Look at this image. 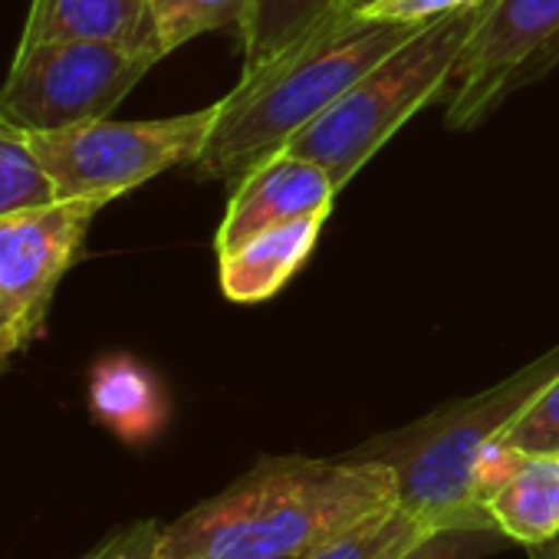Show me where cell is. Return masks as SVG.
Returning a JSON list of instances; mask_svg holds the SVG:
<instances>
[{
	"mask_svg": "<svg viewBox=\"0 0 559 559\" xmlns=\"http://www.w3.org/2000/svg\"><path fill=\"white\" fill-rule=\"evenodd\" d=\"M399 503L395 474L356 457H260L162 530V559H294Z\"/></svg>",
	"mask_w": 559,
	"mask_h": 559,
	"instance_id": "1",
	"label": "cell"
},
{
	"mask_svg": "<svg viewBox=\"0 0 559 559\" xmlns=\"http://www.w3.org/2000/svg\"><path fill=\"white\" fill-rule=\"evenodd\" d=\"M418 27L343 8L284 57L257 73H240V83L217 99L221 112L194 162L198 171L237 181L263 158L284 152L362 73L415 37Z\"/></svg>",
	"mask_w": 559,
	"mask_h": 559,
	"instance_id": "2",
	"label": "cell"
},
{
	"mask_svg": "<svg viewBox=\"0 0 559 559\" xmlns=\"http://www.w3.org/2000/svg\"><path fill=\"white\" fill-rule=\"evenodd\" d=\"M552 376H559V343L503 382L448 402L399 431L376 435L346 457L385 464L395 474L399 503L412 510L438 513L448 523L493 526L490 513L474 500V464Z\"/></svg>",
	"mask_w": 559,
	"mask_h": 559,
	"instance_id": "3",
	"label": "cell"
},
{
	"mask_svg": "<svg viewBox=\"0 0 559 559\" xmlns=\"http://www.w3.org/2000/svg\"><path fill=\"white\" fill-rule=\"evenodd\" d=\"M487 0L457 8L418 27L399 50L362 73L287 152L317 162L343 191L366 162L457 73Z\"/></svg>",
	"mask_w": 559,
	"mask_h": 559,
	"instance_id": "4",
	"label": "cell"
},
{
	"mask_svg": "<svg viewBox=\"0 0 559 559\" xmlns=\"http://www.w3.org/2000/svg\"><path fill=\"white\" fill-rule=\"evenodd\" d=\"M221 103L165 119H90L57 132H27L50 171L60 201L96 198L103 204L158 178L168 168L198 162L217 122Z\"/></svg>",
	"mask_w": 559,
	"mask_h": 559,
	"instance_id": "5",
	"label": "cell"
},
{
	"mask_svg": "<svg viewBox=\"0 0 559 559\" xmlns=\"http://www.w3.org/2000/svg\"><path fill=\"white\" fill-rule=\"evenodd\" d=\"M158 60L155 47L126 44L17 47L0 86V116L24 132H57L103 119Z\"/></svg>",
	"mask_w": 559,
	"mask_h": 559,
	"instance_id": "6",
	"label": "cell"
},
{
	"mask_svg": "<svg viewBox=\"0 0 559 559\" xmlns=\"http://www.w3.org/2000/svg\"><path fill=\"white\" fill-rule=\"evenodd\" d=\"M103 207L76 198L0 217V353H21L44 330L60 280Z\"/></svg>",
	"mask_w": 559,
	"mask_h": 559,
	"instance_id": "7",
	"label": "cell"
},
{
	"mask_svg": "<svg viewBox=\"0 0 559 559\" xmlns=\"http://www.w3.org/2000/svg\"><path fill=\"white\" fill-rule=\"evenodd\" d=\"M559 53V0H487L454 73L451 129L477 126L503 96Z\"/></svg>",
	"mask_w": 559,
	"mask_h": 559,
	"instance_id": "8",
	"label": "cell"
},
{
	"mask_svg": "<svg viewBox=\"0 0 559 559\" xmlns=\"http://www.w3.org/2000/svg\"><path fill=\"white\" fill-rule=\"evenodd\" d=\"M336 194L340 188L317 162L287 148L276 152L237 178L224 221L214 234V250L227 253L247 237L304 214H330Z\"/></svg>",
	"mask_w": 559,
	"mask_h": 559,
	"instance_id": "9",
	"label": "cell"
},
{
	"mask_svg": "<svg viewBox=\"0 0 559 559\" xmlns=\"http://www.w3.org/2000/svg\"><path fill=\"white\" fill-rule=\"evenodd\" d=\"M330 214H304L273 224L227 253H217L221 290L230 304H263L284 290L287 280L313 253Z\"/></svg>",
	"mask_w": 559,
	"mask_h": 559,
	"instance_id": "10",
	"label": "cell"
},
{
	"mask_svg": "<svg viewBox=\"0 0 559 559\" xmlns=\"http://www.w3.org/2000/svg\"><path fill=\"white\" fill-rule=\"evenodd\" d=\"M37 44H126L158 50L148 0H34L17 47Z\"/></svg>",
	"mask_w": 559,
	"mask_h": 559,
	"instance_id": "11",
	"label": "cell"
},
{
	"mask_svg": "<svg viewBox=\"0 0 559 559\" xmlns=\"http://www.w3.org/2000/svg\"><path fill=\"white\" fill-rule=\"evenodd\" d=\"M90 408L129 444L155 438L168 415L158 379L132 356H106L96 362L90 376Z\"/></svg>",
	"mask_w": 559,
	"mask_h": 559,
	"instance_id": "12",
	"label": "cell"
},
{
	"mask_svg": "<svg viewBox=\"0 0 559 559\" xmlns=\"http://www.w3.org/2000/svg\"><path fill=\"white\" fill-rule=\"evenodd\" d=\"M493 526L520 546L559 533V454H523L513 474L484 500Z\"/></svg>",
	"mask_w": 559,
	"mask_h": 559,
	"instance_id": "13",
	"label": "cell"
},
{
	"mask_svg": "<svg viewBox=\"0 0 559 559\" xmlns=\"http://www.w3.org/2000/svg\"><path fill=\"white\" fill-rule=\"evenodd\" d=\"M441 526H461V523H448L438 513L392 503V507L376 510V513L356 520L353 526L333 533L330 539L297 552L294 559H389Z\"/></svg>",
	"mask_w": 559,
	"mask_h": 559,
	"instance_id": "14",
	"label": "cell"
},
{
	"mask_svg": "<svg viewBox=\"0 0 559 559\" xmlns=\"http://www.w3.org/2000/svg\"><path fill=\"white\" fill-rule=\"evenodd\" d=\"M343 8H349V0H250L240 24L243 73H257L284 57Z\"/></svg>",
	"mask_w": 559,
	"mask_h": 559,
	"instance_id": "15",
	"label": "cell"
},
{
	"mask_svg": "<svg viewBox=\"0 0 559 559\" xmlns=\"http://www.w3.org/2000/svg\"><path fill=\"white\" fill-rule=\"evenodd\" d=\"M60 201L57 185L37 158L31 135L0 116V217Z\"/></svg>",
	"mask_w": 559,
	"mask_h": 559,
	"instance_id": "16",
	"label": "cell"
},
{
	"mask_svg": "<svg viewBox=\"0 0 559 559\" xmlns=\"http://www.w3.org/2000/svg\"><path fill=\"white\" fill-rule=\"evenodd\" d=\"M148 8L158 50L168 57L201 34L240 27L250 0H148Z\"/></svg>",
	"mask_w": 559,
	"mask_h": 559,
	"instance_id": "17",
	"label": "cell"
},
{
	"mask_svg": "<svg viewBox=\"0 0 559 559\" xmlns=\"http://www.w3.org/2000/svg\"><path fill=\"white\" fill-rule=\"evenodd\" d=\"M507 546L510 539L497 526L461 523V526H441L389 559H484Z\"/></svg>",
	"mask_w": 559,
	"mask_h": 559,
	"instance_id": "18",
	"label": "cell"
},
{
	"mask_svg": "<svg viewBox=\"0 0 559 559\" xmlns=\"http://www.w3.org/2000/svg\"><path fill=\"white\" fill-rule=\"evenodd\" d=\"M500 438L520 454H559V376L543 385Z\"/></svg>",
	"mask_w": 559,
	"mask_h": 559,
	"instance_id": "19",
	"label": "cell"
},
{
	"mask_svg": "<svg viewBox=\"0 0 559 559\" xmlns=\"http://www.w3.org/2000/svg\"><path fill=\"white\" fill-rule=\"evenodd\" d=\"M162 523L158 520H135L126 523L122 530L109 533L96 549H90L80 559H162L158 543H162Z\"/></svg>",
	"mask_w": 559,
	"mask_h": 559,
	"instance_id": "20",
	"label": "cell"
},
{
	"mask_svg": "<svg viewBox=\"0 0 559 559\" xmlns=\"http://www.w3.org/2000/svg\"><path fill=\"white\" fill-rule=\"evenodd\" d=\"M467 4H477V0H376L362 14L382 17V21H402V24H428Z\"/></svg>",
	"mask_w": 559,
	"mask_h": 559,
	"instance_id": "21",
	"label": "cell"
},
{
	"mask_svg": "<svg viewBox=\"0 0 559 559\" xmlns=\"http://www.w3.org/2000/svg\"><path fill=\"white\" fill-rule=\"evenodd\" d=\"M530 559H559V533L543 539V543H533V546H523Z\"/></svg>",
	"mask_w": 559,
	"mask_h": 559,
	"instance_id": "22",
	"label": "cell"
},
{
	"mask_svg": "<svg viewBox=\"0 0 559 559\" xmlns=\"http://www.w3.org/2000/svg\"><path fill=\"white\" fill-rule=\"evenodd\" d=\"M372 4H376V0H349V8H356V11H366Z\"/></svg>",
	"mask_w": 559,
	"mask_h": 559,
	"instance_id": "23",
	"label": "cell"
},
{
	"mask_svg": "<svg viewBox=\"0 0 559 559\" xmlns=\"http://www.w3.org/2000/svg\"><path fill=\"white\" fill-rule=\"evenodd\" d=\"M8 362H11V356H8V353H0V376H4V369H8Z\"/></svg>",
	"mask_w": 559,
	"mask_h": 559,
	"instance_id": "24",
	"label": "cell"
}]
</instances>
